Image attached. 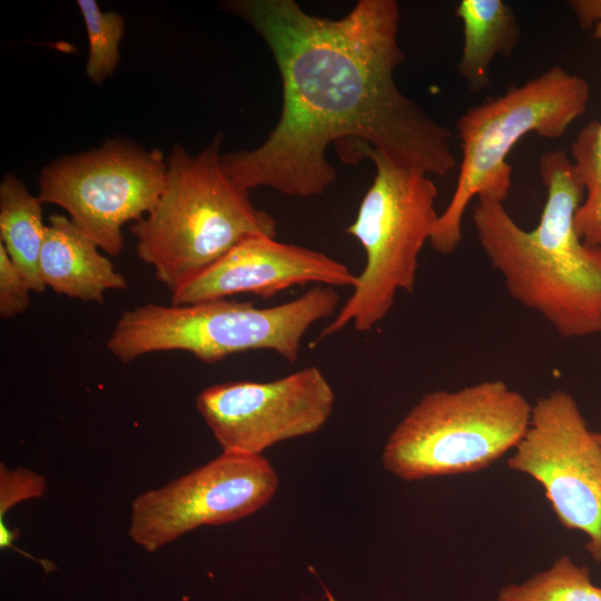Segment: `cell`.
Here are the masks:
<instances>
[{
  "label": "cell",
  "mask_w": 601,
  "mask_h": 601,
  "mask_svg": "<svg viewBox=\"0 0 601 601\" xmlns=\"http://www.w3.org/2000/svg\"><path fill=\"white\" fill-rule=\"evenodd\" d=\"M225 6L266 42L283 88L280 117L266 140L221 156L240 187L318 196L336 179L326 159L333 142L367 144L427 175L445 177L456 167L451 130L394 80L405 59L395 0H359L335 20L309 14L294 0Z\"/></svg>",
  "instance_id": "1"
},
{
  "label": "cell",
  "mask_w": 601,
  "mask_h": 601,
  "mask_svg": "<svg viewBox=\"0 0 601 601\" xmlns=\"http://www.w3.org/2000/svg\"><path fill=\"white\" fill-rule=\"evenodd\" d=\"M546 200L525 230L503 203L477 198L472 211L480 246L509 295L542 316L563 338L601 334V246L583 243L574 216L584 187L564 150L543 152Z\"/></svg>",
  "instance_id": "2"
},
{
  "label": "cell",
  "mask_w": 601,
  "mask_h": 601,
  "mask_svg": "<svg viewBox=\"0 0 601 601\" xmlns=\"http://www.w3.org/2000/svg\"><path fill=\"white\" fill-rule=\"evenodd\" d=\"M218 134L200 152L175 145L156 205L130 226L136 254L171 293L240 242L276 237V220L256 208L226 171Z\"/></svg>",
  "instance_id": "3"
},
{
  "label": "cell",
  "mask_w": 601,
  "mask_h": 601,
  "mask_svg": "<svg viewBox=\"0 0 601 601\" xmlns=\"http://www.w3.org/2000/svg\"><path fill=\"white\" fill-rule=\"evenodd\" d=\"M335 287L316 285L270 307L228 298L186 305L145 304L121 313L106 346L122 363L155 352L185 351L205 363L253 349H267L295 363L306 332L335 316Z\"/></svg>",
  "instance_id": "4"
},
{
  "label": "cell",
  "mask_w": 601,
  "mask_h": 601,
  "mask_svg": "<svg viewBox=\"0 0 601 601\" xmlns=\"http://www.w3.org/2000/svg\"><path fill=\"white\" fill-rule=\"evenodd\" d=\"M590 86L560 66L467 109L456 130L462 161L451 200L433 228L430 244L451 255L462 240V223L470 201L491 198L504 204L512 167L506 158L531 132L558 139L588 108Z\"/></svg>",
  "instance_id": "5"
},
{
  "label": "cell",
  "mask_w": 601,
  "mask_h": 601,
  "mask_svg": "<svg viewBox=\"0 0 601 601\" xmlns=\"http://www.w3.org/2000/svg\"><path fill=\"white\" fill-rule=\"evenodd\" d=\"M343 151L347 157L368 158L375 166L374 180L346 229L364 248L366 263L352 295L318 339L348 324L358 332L371 331L391 312L397 292L414 290L420 253L440 215L435 209L437 187L427 174L403 166L367 144H351Z\"/></svg>",
  "instance_id": "6"
},
{
  "label": "cell",
  "mask_w": 601,
  "mask_h": 601,
  "mask_svg": "<svg viewBox=\"0 0 601 601\" xmlns=\"http://www.w3.org/2000/svg\"><path fill=\"white\" fill-rule=\"evenodd\" d=\"M531 411L502 380L425 393L388 435L383 466L407 482L482 471L515 449Z\"/></svg>",
  "instance_id": "7"
},
{
  "label": "cell",
  "mask_w": 601,
  "mask_h": 601,
  "mask_svg": "<svg viewBox=\"0 0 601 601\" xmlns=\"http://www.w3.org/2000/svg\"><path fill=\"white\" fill-rule=\"evenodd\" d=\"M167 157L122 138L56 158L39 175L38 198L67 210L70 220L111 256L124 248L122 226L156 205Z\"/></svg>",
  "instance_id": "8"
},
{
  "label": "cell",
  "mask_w": 601,
  "mask_h": 601,
  "mask_svg": "<svg viewBox=\"0 0 601 601\" xmlns=\"http://www.w3.org/2000/svg\"><path fill=\"white\" fill-rule=\"evenodd\" d=\"M508 466L535 480L562 526L582 532L601 562V445L571 393L554 390L532 405Z\"/></svg>",
  "instance_id": "9"
},
{
  "label": "cell",
  "mask_w": 601,
  "mask_h": 601,
  "mask_svg": "<svg viewBox=\"0 0 601 601\" xmlns=\"http://www.w3.org/2000/svg\"><path fill=\"white\" fill-rule=\"evenodd\" d=\"M278 485V474L264 455L221 452L164 486L136 496L127 533L146 552H157L197 528L254 514L272 501Z\"/></svg>",
  "instance_id": "10"
},
{
  "label": "cell",
  "mask_w": 601,
  "mask_h": 601,
  "mask_svg": "<svg viewBox=\"0 0 601 601\" xmlns=\"http://www.w3.org/2000/svg\"><path fill=\"white\" fill-rule=\"evenodd\" d=\"M334 403V391L316 366L269 382L211 385L196 397L221 452L248 455H263L279 442L318 432Z\"/></svg>",
  "instance_id": "11"
},
{
  "label": "cell",
  "mask_w": 601,
  "mask_h": 601,
  "mask_svg": "<svg viewBox=\"0 0 601 601\" xmlns=\"http://www.w3.org/2000/svg\"><path fill=\"white\" fill-rule=\"evenodd\" d=\"M308 283L354 288L357 275L324 253L274 237L255 236L235 245L174 292L171 304H194L237 294L269 298L292 286Z\"/></svg>",
  "instance_id": "12"
},
{
  "label": "cell",
  "mask_w": 601,
  "mask_h": 601,
  "mask_svg": "<svg viewBox=\"0 0 601 601\" xmlns=\"http://www.w3.org/2000/svg\"><path fill=\"white\" fill-rule=\"evenodd\" d=\"M39 270L46 287L82 302L101 304L107 292L127 288L97 244L63 215H52L46 225Z\"/></svg>",
  "instance_id": "13"
},
{
  "label": "cell",
  "mask_w": 601,
  "mask_h": 601,
  "mask_svg": "<svg viewBox=\"0 0 601 601\" xmlns=\"http://www.w3.org/2000/svg\"><path fill=\"white\" fill-rule=\"evenodd\" d=\"M463 28L456 70L473 93L491 86L490 69L496 56L515 50L521 29L512 8L502 0H461L455 10Z\"/></svg>",
  "instance_id": "14"
},
{
  "label": "cell",
  "mask_w": 601,
  "mask_h": 601,
  "mask_svg": "<svg viewBox=\"0 0 601 601\" xmlns=\"http://www.w3.org/2000/svg\"><path fill=\"white\" fill-rule=\"evenodd\" d=\"M42 203L29 193L13 174L0 183V239L14 267L31 292L43 293L46 286L39 270L46 224Z\"/></svg>",
  "instance_id": "15"
},
{
  "label": "cell",
  "mask_w": 601,
  "mask_h": 601,
  "mask_svg": "<svg viewBox=\"0 0 601 601\" xmlns=\"http://www.w3.org/2000/svg\"><path fill=\"white\" fill-rule=\"evenodd\" d=\"M593 35L601 40V23L593 27ZM570 154L585 195L574 216L575 231L587 245L601 246V121L582 127Z\"/></svg>",
  "instance_id": "16"
},
{
  "label": "cell",
  "mask_w": 601,
  "mask_h": 601,
  "mask_svg": "<svg viewBox=\"0 0 601 601\" xmlns=\"http://www.w3.org/2000/svg\"><path fill=\"white\" fill-rule=\"evenodd\" d=\"M497 601H601V588L593 584L588 566L562 555L526 581L501 588Z\"/></svg>",
  "instance_id": "17"
},
{
  "label": "cell",
  "mask_w": 601,
  "mask_h": 601,
  "mask_svg": "<svg viewBox=\"0 0 601 601\" xmlns=\"http://www.w3.org/2000/svg\"><path fill=\"white\" fill-rule=\"evenodd\" d=\"M77 4L89 40L86 73L92 83L100 85L115 72L120 61L125 19L118 12L101 11L96 0H78Z\"/></svg>",
  "instance_id": "18"
},
{
  "label": "cell",
  "mask_w": 601,
  "mask_h": 601,
  "mask_svg": "<svg viewBox=\"0 0 601 601\" xmlns=\"http://www.w3.org/2000/svg\"><path fill=\"white\" fill-rule=\"evenodd\" d=\"M46 479L26 467L8 469L0 464V520L16 504L40 499L46 492Z\"/></svg>",
  "instance_id": "19"
},
{
  "label": "cell",
  "mask_w": 601,
  "mask_h": 601,
  "mask_svg": "<svg viewBox=\"0 0 601 601\" xmlns=\"http://www.w3.org/2000/svg\"><path fill=\"white\" fill-rule=\"evenodd\" d=\"M30 287L0 244V316L9 319L30 305Z\"/></svg>",
  "instance_id": "20"
},
{
  "label": "cell",
  "mask_w": 601,
  "mask_h": 601,
  "mask_svg": "<svg viewBox=\"0 0 601 601\" xmlns=\"http://www.w3.org/2000/svg\"><path fill=\"white\" fill-rule=\"evenodd\" d=\"M568 6L583 29L601 23V0H570Z\"/></svg>",
  "instance_id": "21"
},
{
  "label": "cell",
  "mask_w": 601,
  "mask_h": 601,
  "mask_svg": "<svg viewBox=\"0 0 601 601\" xmlns=\"http://www.w3.org/2000/svg\"><path fill=\"white\" fill-rule=\"evenodd\" d=\"M594 436L597 441L599 442V444L601 445V432H594Z\"/></svg>",
  "instance_id": "22"
}]
</instances>
